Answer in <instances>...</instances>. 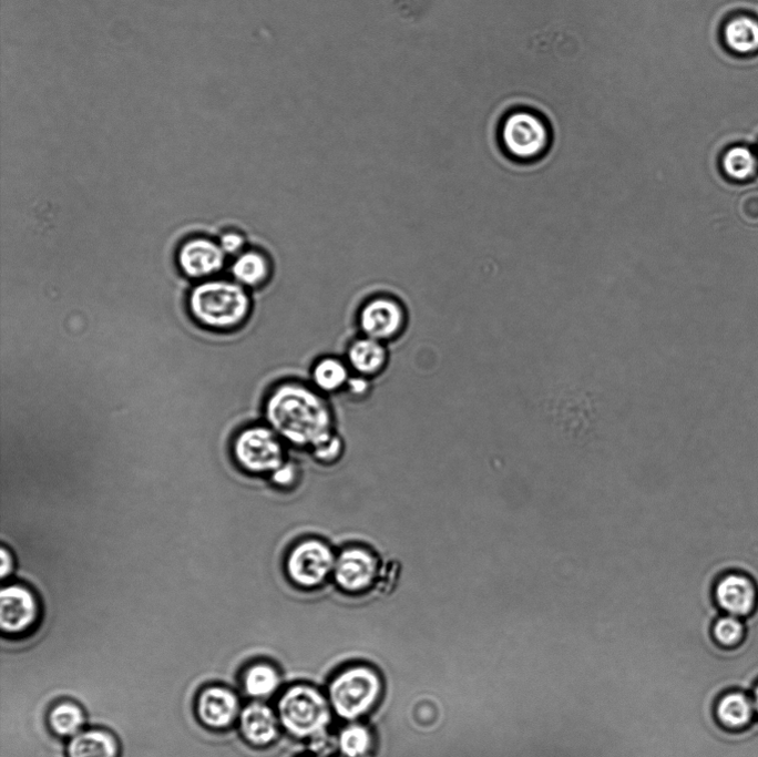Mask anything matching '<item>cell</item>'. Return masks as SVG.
I'll list each match as a JSON object with an SVG mask.
<instances>
[{
  "label": "cell",
  "mask_w": 758,
  "mask_h": 757,
  "mask_svg": "<svg viewBox=\"0 0 758 757\" xmlns=\"http://www.w3.org/2000/svg\"><path fill=\"white\" fill-rule=\"evenodd\" d=\"M199 722L214 730L228 728L239 714L236 694L222 685H209L202 689L195 704Z\"/></svg>",
  "instance_id": "cell-13"
},
{
  "label": "cell",
  "mask_w": 758,
  "mask_h": 757,
  "mask_svg": "<svg viewBox=\"0 0 758 757\" xmlns=\"http://www.w3.org/2000/svg\"><path fill=\"white\" fill-rule=\"evenodd\" d=\"M756 165L754 154L745 147L729 150L723 160L725 173L736 181H745L752 176L756 172Z\"/></svg>",
  "instance_id": "cell-24"
},
{
  "label": "cell",
  "mask_w": 758,
  "mask_h": 757,
  "mask_svg": "<svg viewBox=\"0 0 758 757\" xmlns=\"http://www.w3.org/2000/svg\"><path fill=\"white\" fill-rule=\"evenodd\" d=\"M0 559H2V565H0V579L3 582L9 580L18 570V559L16 552L6 543L0 548Z\"/></svg>",
  "instance_id": "cell-29"
},
{
  "label": "cell",
  "mask_w": 758,
  "mask_h": 757,
  "mask_svg": "<svg viewBox=\"0 0 758 757\" xmlns=\"http://www.w3.org/2000/svg\"><path fill=\"white\" fill-rule=\"evenodd\" d=\"M231 451L235 463L249 474H272L286 462L283 439L270 427L240 430L233 439Z\"/></svg>",
  "instance_id": "cell-5"
},
{
  "label": "cell",
  "mask_w": 758,
  "mask_h": 757,
  "mask_svg": "<svg viewBox=\"0 0 758 757\" xmlns=\"http://www.w3.org/2000/svg\"><path fill=\"white\" fill-rule=\"evenodd\" d=\"M379 574V562L372 552L362 548L342 551L336 561L334 576L347 592H362L373 585Z\"/></svg>",
  "instance_id": "cell-11"
},
{
  "label": "cell",
  "mask_w": 758,
  "mask_h": 757,
  "mask_svg": "<svg viewBox=\"0 0 758 757\" xmlns=\"http://www.w3.org/2000/svg\"><path fill=\"white\" fill-rule=\"evenodd\" d=\"M246 692L254 697H265L273 694L279 684V677L274 667L258 664L250 667L244 677Z\"/></svg>",
  "instance_id": "cell-23"
},
{
  "label": "cell",
  "mask_w": 758,
  "mask_h": 757,
  "mask_svg": "<svg viewBox=\"0 0 758 757\" xmlns=\"http://www.w3.org/2000/svg\"><path fill=\"white\" fill-rule=\"evenodd\" d=\"M314 457L322 463H331L338 459L342 451V442L332 433L311 448Z\"/></svg>",
  "instance_id": "cell-27"
},
{
  "label": "cell",
  "mask_w": 758,
  "mask_h": 757,
  "mask_svg": "<svg viewBox=\"0 0 758 757\" xmlns=\"http://www.w3.org/2000/svg\"><path fill=\"white\" fill-rule=\"evenodd\" d=\"M348 385L350 387V390L357 395L363 393L368 389V383L362 378H358L356 380L350 379Z\"/></svg>",
  "instance_id": "cell-30"
},
{
  "label": "cell",
  "mask_w": 758,
  "mask_h": 757,
  "mask_svg": "<svg viewBox=\"0 0 758 757\" xmlns=\"http://www.w3.org/2000/svg\"><path fill=\"white\" fill-rule=\"evenodd\" d=\"M729 50L737 54H750L758 50V23L741 17L731 20L724 30Z\"/></svg>",
  "instance_id": "cell-20"
},
{
  "label": "cell",
  "mask_w": 758,
  "mask_h": 757,
  "mask_svg": "<svg viewBox=\"0 0 758 757\" xmlns=\"http://www.w3.org/2000/svg\"><path fill=\"white\" fill-rule=\"evenodd\" d=\"M216 241L227 257L236 258L247 250L248 238L238 231L225 229Z\"/></svg>",
  "instance_id": "cell-26"
},
{
  "label": "cell",
  "mask_w": 758,
  "mask_h": 757,
  "mask_svg": "<svg viewBox=\"0 0 758 757\" xmlns=\"http://www.w3.org/2000/svg\"><path fill=\"white\" fill-rule=\"evenodd\" d=\"M233 280L247 289H258L270 277L272 267L267 257L255 249H248L234 258L229 267Z\"/></svg>",
  "instance_id": "cell-18"
},
{
  "label": "cell",
  "mask_w": 758,
  "mask_h": 757,
  "mask_svg": "<svg viewBox=\"0 0 758 757\" xmlns=\"http://www.w3.org/2000/svg\"><path fill=\"white\" fill-rule=\"evenodd\" d=\"M227 259L219 243L205 236L186 238L176 250L178 270L195 283L218 277L225 269Z\"/></svg>",
  "instance_id": "cell-9"
},
{
  "label": "cell",
  "mask_w": 758,
  "mask_h": 757,
  "mask_svg": "<svg viewBox=\"0 0 758 757\" xmlns=\"http://www.w3.org/2000/svg\"><path fill=\"white\" fill-rule=\"evenodd\" d=\"M750 695H751V698H752V702H754V706H755V710H756V716H757V719H758V682H757L756 685L754 686V688H752Z\"/></svg>",
  "instance_id": "cell-31"
},
{
  "label": "cell",
  "mask_w": 758,
  "mask_h": 757,
  "mask_svg": "<svg viewBox=\"0 0 758 757\" xmlns=\"http://www.w3.org/2000/svg\"><path fill=\"white\" fill-rule=\"evenodd\" d=\"M329 692L337 714L355 719L375 705L381 693V681L369 667H351L332 681Z\"/></svg>",
  "instance_id": "cell-6"
},
{
  "label": "cell",
  "mask_w": 758,
  "mask_h": 757,
  "mask_svg": "<svg viewBox=\"0 0 758 757\" xmlns=\"http://www.w3.org/2000/svg\"><path fill=\"white\" fill-rule=\"evenodd\" d=\"M710 631L718 646L731 649L744 642L747 627L744 618L721 613L714 620Z\"/></svg>",
  "instance_id": "cell-22"
},
{
  "label": "cell",
  "mask_w": 758,
  "mask_h": 757,
  "mask_svg": "<svg viewBox=\"0 0 758 757\" xmlns=\"http://www.w3.org/2000/svg\"><path fill=\"white\" fill-rule=\"evenodd\" d=\"M272 481L279 488H289L298 479V470L291 462H285L274 473L270 474Z\"/></svg>",
  "instance_id": "cell-28"
},
{
  "label": "cell",
  "mask_w": 758,
  "mask_h": 757,
  "mask_svg": "<svg viewBox=\"0 0 758 757\" xmlns=\"http://www.w3.org/2000/svg\"><path fill=\"white\" fill-rule=\"evenodd\" d=\"M388 361V351L381 341L363 337L352 342L348 350V362L362 377L380 374Z\"/></svg>",
  "instance_id": "cell-17"
},
{
  "label": "cell",
  "mask_w": 758,
  "mask_h": 757,
  "mask_svg": "<svg viewBox=\"0 0 758 757\" xmlns=\"http://www.w3.org/2000/svg\"><path fill=\"white\" fill-rule=\"evenodd\" d=\"M49 713V726L60 737L76 736L88 723L85 709L75 700L60 702Z\"/></svg>",
  "instance_id": "cell-19"
},
{
  "label": "cell",
  "mask_w": 758,
  "mask_h": 757,
  "mask_svg": "<svg viewBox=\"0 0 758 757\" xmlns=\"http://www.w3.org/2000/svg\"><path fill=\"white\" fill-rule=\"evenodd\" d=\"M269 427L295 447H315L332 432V415L314 390L299 385L278 387L266 402Z\"/></svg>",
  "instance_id": "cell-1"
},
{
  "label": "cell",
  "mask_w": 758,
  "mask_h": 757,
  "mask_svg": "<svg viewBox=\"0 0 758 757\" xmlns=\"http://www.w3.org/2000/svg\"><path fill=\"white\" fill-rule=\"evenodd\" d=\"M121 743L107 728L84 729L72 737L68 757H121Z\"/></svg>",
  "instance_id": "cell-15"
},
{
  "label": "cell",
  "mask_w": 758,
  "mask_h": 757,
  "mask_svg": "<svg viewBox=\"0 0 758 757\" xmlns=\"http://www.w3.org/2000/svg\"><path fill=\"white\" fill-rule=\"evenodd\" d=\"M240 727L246 739L257 746L272 743L278 732L274 712L260 703L250 704L242 712Z\"/></svg>",
  "instance_id": "cell-16"
},
{
  "label": "cell",
  "mask_w": 758,
  "mask_h": 757,
  "mask_svg": "<svg viewBox=\"0 0 758 757\" xmlns=\"http://www.w3.org/2000/svg\"><path fill=\"white\" fill-rule=\"evenodd\" d=\"M278 710L283 725L298 737L316 738L324 735L330 723L327 699L308 685L287 689L279 700Z\"/></svg>",
  "instance_id": "cell-4"
},
{
  "label": "cell",
  "mask_w": 758,
  "mask_h": 757,
  "mask_svg": "<svg viewBox=\"0 0 758 757\" xmlns=\"http://www.w3.org/2000/svg\"><path fill=\"white\" fill-rule=\"evenodd\" d=\"M42 615L35 589L24 582H9L0 591V627L8 636L31 633Z\"/></svg>",
  "instance_id": "cell-7"
},
{
  "label": "cell",
  "mask_w": 758,
  "mask_h": 757,
  "mask_svg": "<svg viewBox=\"0 0 758 757\" xmlns=\"http://www.w3.org/2000/svg\"><path fill=\"white\" fill-rule=\"evenodd\" d=\"M186 307L201 327L216 333H231L248 323L253 299L247 288L235 280L213 278L190 287Z\"/></svg>",
  "instance_id": "cell-2"
},
{
  "label": "cell",
  "mask_w": 758,
  "mask_h": 757,
  "mask_svg": "<svg viewBox=\"0 0 758 757\" xmlns=\"http://www.w3.org/2000/svg\"><path fill=\"white\" fill-rule=\"evenodd\" d=\"M498 143L510 161L530 165L542 161L553 144V131L547 119L530 108L506 112L498 126Z\"/></svg>",
  "instance_id": "cell-3"
},
{
  "label": "cell",
  "mask_w": 758,
  "mask_h": 757,
  "mask_svg": "<svg viewBox=\"0 0 758 757\" xmlns=\"http://www.w3.org/2000/svg\"><path fill=\"white\" fill-rule=\"evenodd\" d=\"M711 594L715 606L724 614L745 620L758 608V585L741 571L723 573L714 583Z\"/></svg>",
  "instance_id": "cell-10"
},
{
  "label": "cell",
  "mask_w": 758,
  "mask_h": 757,
  "mask_svg": "<svg viewBox=\"0 0 758 757\" xmlns=\"http://www.w3.org/2000/svg\"><path fill=\"white\" fill-rule=\"evenodd\" d=\"M313 381L324 392H336L349 382L347 366L335 358H325L313 369Z\"/></svg>",
  "instance_id": "cell-21"
},
{
  "label": "cell",
  "mask_w": 758,
  "mask_h": 757,
  "mask_svg": "<svg viewBox=\"0 0 758 757\" xmlns=\"http://www.w3.org/2000/svg\"><path fill=\"white\" fill-rule=\"evenodd\" d=\"M714 716L729 732H744L757 719L751 695L740 689L723 693L715 703Z\"/></svg>",
  "instance_id": "cell-14"
},
{
  "label": "cell",
  "mask_w": 758,
  "mask_h": 757,
  "mask_svg": "<svg viewBox=\"0 0 758 757\" xmlns=\"http://www.w3.org/2000/svg\"><path fill=\"white\" fill-rule=\"evenodd\" d=\"M359 324L365 337L387 341L397 337L406 324L401 305L389 298H376L361 309Z\"/></svg>",
  "instance_id": "cell-12"
},
{
  "label": "cell",
  "mask_w": 758,
  "mask_h": 757,
  "mask_svg": "<svg viewBox=\"0 0 758 757\" xmlns=\"http://www.w3.org/2000/svg\"><path fill=\"white\" fill-rule=\"evenodd\" d=\"M371 734L362 725H350L346 727L339 739L342 753L347 757H363L371 747Z\"/></svg>",
  "instance_id": "cell-25"
},
{
  "label": "cell",
  "mask_w": 758,
  "mask_h": 757,
  "mask_svg": "<svg viewBox=\"0 0 758 757\" xmlns=\"http://www.w3.org/2000/svg\"><path fill=\"white\" fill-rule=\"evenodd\" d=\"M336 561L337 557L327 543L310 539L293 548L287 557L286 570L295 584L313 589L334 574Z\"/></svg>",
  "instance_id": "cell-8"
}]
</instances>
